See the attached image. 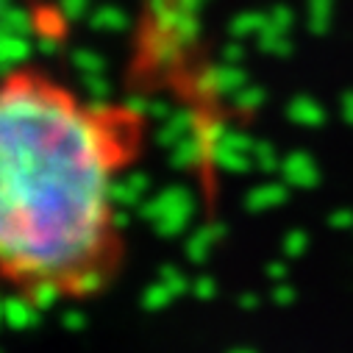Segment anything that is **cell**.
<instances>
[{"mask_svg": "<svg viewBox=\"0 0 353 353\" xmlns=\"http://www.w3.org/2000/svg\"><path fill=\"white\" fill-rule=\"evenodd\" d=\"M148 139L137 103L83 95L37 64L0 72V292L28 309L112 292L128 259L120 184Z\"/></svg>", "mask_w": 353, "mask_h": 353, "instance_id": "1", "label": "cell"}]
</instances>
